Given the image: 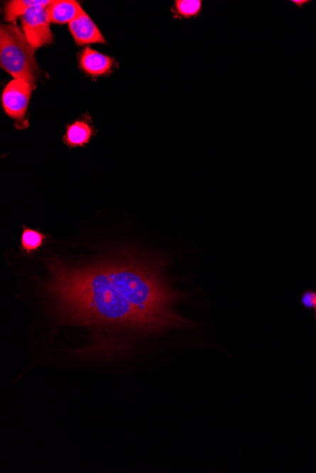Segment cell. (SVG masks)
Listing matches in <instances>:
<instances>
[{"instance_id":"ba28073f","label":"cell","mask_w":316,"mask_h":473,"mask_svg":"<svg viewBox=\"0 0 316 473\" xmlns=\"http://www.w3.org/2000/svg\"><path fill=\"white\" fill-rule=\"evenodd\" d=\"M93 129L88 123L77 121L67 127V134L64 137L65 145L70 148H78L86 145L90 141Z\"/></svg>"},{"instance_id":"6da1fadb","label":"cell","mask_w":316,"mask_h":473,"mask_svg":"<svg viewBox=\"0 0 316 473\" xmlns=\"http://www.w3.org/2000/svg\"><path fill=\"white\" fill-rule=\"evenodd\" d=\"M48 268L46 293L62 321L150 333L189 326L156 262L125 255L83 267L53 259Z\"/></svg>"},{"instance_id":"30bf717a","label":"cell","mask_w":316,"mask_h":473,"mask_svg":"<svg viewBox=\"0 0 316 473\" xmlns=\"http://www.w3.org/2000/svg\"><path fill=\"white\" fill-rule=\"evenodd\" d=\"M202 8L201 0H175L172 13L175 19H191L199 16Z\"/></svg>"},{"instance_id":"9c48e42d","label":"cell","mask_w":316,"mask_h":473,"mask_svg":"<svg viewBox=\"0 0 316 473\" xmlns=\"http://www.w3.org/2000/svg\"><path fill=\"white\" fill-rule=\"evenodd\" d=\"M53 1L51 0H13L5 5L6 21L13 22L23 16L31 9L37 7H48Z\"/></svg>"},{"instance_id":"7a4b0ae2","label":"cell","mask_w":316,"mask_h":473,"mask_svg":"<svg viewBox=\"0 0 316 473\" xmlns=\"http://www.w3.org/2000/svg\"><path fill=\"white\" fill-rule=\"evenodd\" d=\"M36 48L31 47L24 33L16 25H1L0 28V65L14 79L24 80L34 87L36 83Z\"/></svg>"},{"instance_id":"5bb4252c","label":"cell","mask_w":316,"mask_h":473,"mask_svg":"<svg viewBox=\"0 0 316 473\" xmlns=\"http://www.w3.org/2000/svg\"><path fill=\"white\" fill-rule=\"evenodd\" d=\"M314 309H315V320H316V299H315V307H314Z\"/></svg>"},{"instance_id":"277c9868","label":"cell","mask_w":316,"mask_h":473,"mask_svg":"<svg viewBox=\"0 0 316 473\" xmlns=\"http://www.w3.org/2000/svg\"><path fill=\"white\" fill-rule=\"evenodd\" d=\"M31 85L24 80L14 79L4 89L2 105L5 112L14 119L24 118L31 94Z\"/></svg>"},{"instance_id":"52a82bcc","label":"cell","mask_w":316,"mask_h":473,"mask_svg":"<svg viewBox=\"0 0 316 473\" xmlns=\"http://www.w3.org/2000/svg\"><path fill=\"white\" fill-rule=\"evenodd\" d=\"M80 68L91 76L97 77L107 74L113 65V60L105 54L86 48L80 56Z\"/></svg>"},{"instance_id":"4fadbf2b","label":"cell","mask_w":316,"mask_h":473,"mask_svg":"<svg viewBox=\"0 0 316 473\" xmlns=\"http://www.w3.org/2000/svg\"><path fill=\"white\" fill-rule=\"evenodd\" d=\"M291 2L294 3V4L297 6L298 9L303 8L304 6L308 5L310 3H311L310 0H293Z\"/></svg>"},{"instance_id":"7c38bea8","label":"cell","mask_w":316,"mask_h":473,"mask_svg":"<svg viewBox=\"0 0 316 473\" xmlns=\"http://www.w3.org/2000/svg\"><path fill=\"white\" fill-rule=\"evenodd\" d=\"M316 299V292L312 290H307L302 294L301 297V304L306 309H312L315 307V302Z\"/></svg>"},{"instance_id":"3957f363","label":"cell","mask_w":316,"mask_h":473,"mask_svg":"<svg viewBox=\"0 0 316 473\" xmlns=\"http://www.w3.org/2000/svg\"><path fill=\"white\" fill-rule=\"evenodd\" d=\"M20 19L26 38L36 50L53 41L47 7L31 9Z\"/></svg>"},{"instance_id":"8992f818","label":"cell","mask_w":316,"mask_h":473,"mask_svg":"<svg viewBox=\"0 0 316 473\" xmlns=\"http://www.w3.org/2000/svg\"><path fill=\"white\" fill-rule=\"evenodd\" d=\"M48 17L53 24H70L83 13L82 6L74 0H57L47 7Z\"/></svg>"},{"instance_id":"5b68a950","label":"cell","mask_w":316,"mask_h":473,"mask_svg":"<svg viewBox=\"0 0 316 473\" xmlns=\"http://www.w3.org/2000/svg\"><path fill=\"white\" fill-rule=\"evenodd\" d=\"M70 31L77 45L105 43V38L102 36L99 28L92 21L85 11L70 23Z\"/></svg>"},{"instance_id":"8fae6325","label":"cell","mask_w":316,"mask_h":473,"mask_svg":"<svg viewBox=\"0 0 316 473\" xmlns=\"http://www.w3.org/2000/svg\"><path fill=\"white\" fill-rule=\"evenodd\" d=\"M23 233L21 235V246L20 250L22 253H26L27 255H31V253L36 252L44 244V241L47 239V236L44 233L38 232V230L30 229V228L23 227Z\"/></svg>"}]
</instances>
